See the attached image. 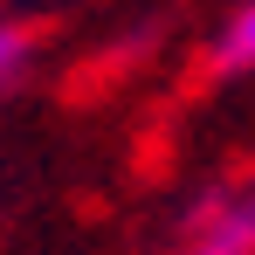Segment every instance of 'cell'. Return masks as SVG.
<instances>
[{
  "label": "cell",
  "instance_id": "cell-1",
  "mask_svg": "<svg viewBox=\"0 0 255 255\" xmlns=\"http://www.w3.org/2000/svg\"><path fill=\"white\" fill-rule=\"evenodd\" d=\"M179 255H255V193L214 200V207L193 221V235H186Z\"/></svg>",
  "mask_w": 255,
  "mask_h": 255
},
{
  "label": "cell",
  "instance_id": "cell-3",
  "mask_svg": "<svg viewBox=\"0 0 255 255\" xmlns=\"http://www.w3.org/2000/svg\"><path fill=\"white\" fill-rule=\"evenodd\" d=\"M21 69H28V28L0 7V90H14L21 83Z\"/></svg>",
  "mask_w": 255,
  "mask_h": 255
},
{
  "label": "cell",
  "instance_id": "cell-2",
  "mask_svg": "<svg viewBox=\"0 0 255 255\" xmlns=\"http://www.w3.org/2000/svg\"><path fill=\"white\" fill-rule=\"evenodd\" d=\"M214 69L221 76H242V69H255V0L221 28V42H214Z\"/></svg>",
  "mask_w": 255,
  "mask_h": 255
}]
</instances>
